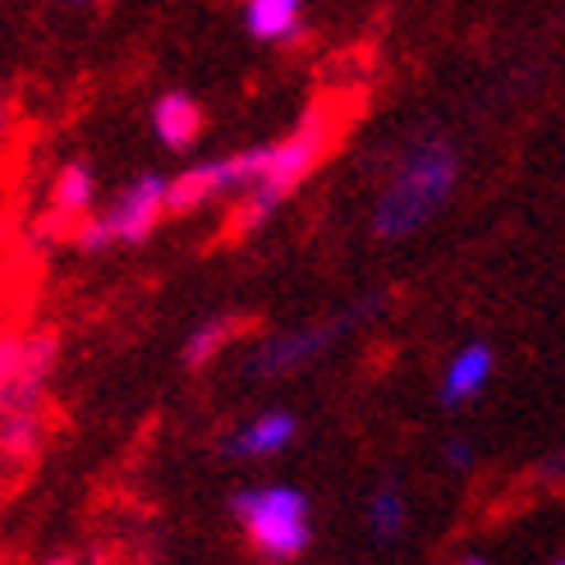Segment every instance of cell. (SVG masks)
<instances>
[{"instance_id": "8fae6325", "label": "cell", "mask_w": 565, "mask_h": 565, "mask_svg": "<svg viewBox=\"0 0 565 565\" xmlns=\"http://www.w3.org/2000/svg\"><path fill=\"white\" fill-rule=\"evenodd\" d=\"M51 203H55V216L61 221H78L88 212L93 207V171L88 166H65L61 180L51 189Z\"/></svg>"}, {"instance_id": "7c38bea8", "label": "cell", "mask_w": 565, "mask_h": 565, "mask_svg": "<svg viewBox=\"0 0 565 565\" xmlns=\"http://www.w3.org/2000/svg\"><path fill=\"white\" fill-rule=\"evenodd\" d=\"M369 515H373V533L382 543H395L401 539V529H405V497L395 483H382L369 501Z\"/></svg>"}, {"instance_id": "4fadbf2b", "label": "cell", "mask_w": 565, "mask_h": 565, "mask_svg": "<svg viewBox=\"0 0 565 565\" xmlns=\"http://www.w3.org/2000/svg\"><path fill=\"white\" fill-rule=\"evenodd\" d=\"M235 335V322L231 318H216V322H207V327H198L193 335H189V345H184V363L189 369H203V363L231 341Z\"/></svg>"}, {"instance_id": "ba28073f", "label": "cell", "mask_w": 565, "mask_h": 565, "mask_svg": "<svg viewBox=\"0 0 565 565\" xmlns=\"http://www.w3.org/2000/svg\"><path fill=\"white\" fill-rule=\"evenodd\" d=\"M152 125H157V138L166 148H189L198 129H203V110H198V102H189L184 93H166L152 110Z\"/></svg>"}, {"instance_id": "5b68a950", "label": "cell", "mask_w": 565, "mask_h": 565, "mask_svg": "<svg viewBox=\"0 0 565 565\" xmlns=\"http://www.w3.org/2000/svg\"><path fill=\"white\" fill-rule=\"evenodd\" d=\"M166 212V180L157 175H143L138 184H129L120 198H116V207H110V231H116V239L125 244H143L152 235V225L161 221Z\"/></svg>"}, {"instance_id": "9c48e42d", "label": "cell", "mask_w": 565, "mask_h": 565, "mask_svg": "<svg viewBox=\"0 0 565 565\" xmlns=\"http://www.w3.org/2000/svg\"><path fill=\"white\" fill-rule=\"evenodd\" d=\"M216 193H221V161H203V166H193V171H184L180 180L166 184V212L203 207Z\"/></svg>"}, {"instance_id": "9a60e30c", "label": "cell", "mask_w": 565, "mask_h": 565, "mask_svg": "<svg viewBox=\"0 0 565 565\" xmlns=\"http://www.w3.org/2000/svg\"><path fill=\"white\" fill-rule=\"evenodd\" d=\"M446 460H450V469H460V473H469V469H473V450H469V441H460V437H450V441H446Z\"/></svg>"}, {"instance_id": "5bb4252c", "label": "cell", "mask_w": 565, "mask_h": 565, "mask_svg": "<svg viewBox=\"0 0 565 565\" xmlns=\"http://www.w3.org/2000/svg\"><path fill=\"white\" fill-rule=\"evenodd\" d=\"M19 377H23V335L0 331V409H6V401L14 395Z\"/></svg>"}, {"instance_id": "3957f363", "label": "cell", "mask_w": 565, "mask_h": 565, "mask_svg": "<svg viewBox=\"0 0 565 565\" xmlns=\"http://www.w3.org/2000/svg\"><path fill=\"white\" fill-rule=\"evenodd\" d=\"M231 511L244 520L253 547L271 561H295L308 547V501L295 488H244L231 497Z\"/></svg>"}, {"instance_id": "2e32d148", "label": "cell", "mask_w": 565, "mask_h": 565, "mask_svg": "<svg viewBox=\"0 0 565 565\" xmlns=\"http://www.w3.org/2000/svg\"><path fill=\"white\" fill-rule=\"evenodd\" d=\"M0 129H6V97H0Z\"/></svg>"}, {"instance_id": "7a4b0ae2", "label": "cell", "mask_w": 565, "mask_h": 565, "mask_svg": "<svg viewBox=\"0 0 565 565\" xmlns=\"http://www.w3.org/2000/svg\"><path fill=\"white\" fill-rule=\"evenodd\" d=\"M322 152H327V120H322V110H313L290 138H280L276 148H267L263 175L244 189V203L235 207V231H253L258 221H267L280 198L313 171Z\"/></svg>"}, {"instance_id": "8992f818", "label": "cell", "mask_w": 565, "mask_h": 565, "mask_svg": "<svg viewBox=\"0 0 565 565\" xmlns=\"http://www.w3.org/2000/svg\"><path fill=\"white\" fill-rule=\"evenodd\" d=\"M488 377H492V350L488 345H465L456 359H450V369L441 377V405L456 409V405L473 401V395L488 386Z\"/></svg>"}, {"instance_id": "30bf717a", "label": "cell", "mask_w": 565, "mask_h": 565, "mask_svg": "<svg viewBox=\"0 0 565 565\" xmlns=\"http://www.w3.org/2000/svg\"><path fill=\"white\" fill-rule=\"evenodd\" d=\"M248 28L253 38L280 42L299 28V0H248Z\"/></svg>"}, {"instance_id": "277c9868", "label": "cell", "mask_w": 565, "mask_h": 565, "mask_svg": "<svg viewBox=\"0 0 565 565\" xmlns=\"http://www.w3.org/2000/svg\"><path fill=\"white\" fill-rule=\"evenodd\" d=\"M373 313V303H363V308H354V313H345V318H335V322H322V327H308V331H290V335H276V341H267L263 350H258V359H253V373H290V369H299V363H308V359H318L335 335L341 331H350L359 318H369Z\"/></svg>"}, {"instance_id": "52a82bcc", "label": "cell", "mask_w": 565, "mask_h": 565, "mask_svg": "<svg viewBox=\"0 0 565 565\" xmlns=\"http://www.w3.org/2000/svg\"><path fill=\"white\" fill-rule=\"evenodd\" d=\"M290 437H295V418L290 414H263V418H253L244 433H235L231 441H225V456H239V460L276 456Z\"/></svg>"}, {"instance_id": "6da1fadb", "label": "cell", "mask_w": 565, "mask_h": 565, "mask_svg": "<svg viewBox=\"0 0 565 565\" xmlns=\"http://www.w3.org/2000/svg\"><path fill=\"white\" fill-rule=\"evenodd\" d=\"M450 184H456V148H450L446 138L414 143V152L405 157L401 171H395V180L386 184L382 203L373 212L377 239H405L418 225H428L437 216V207L450 198Z\"/></svg>"}]
</instances>
